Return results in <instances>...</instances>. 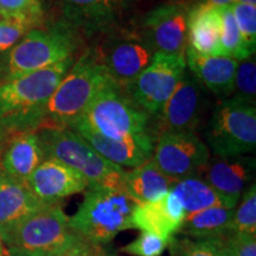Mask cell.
I'll return each instance as SVG.
<instances>
[{
	"mask_svg": "<svg viewBox=\"0 0 256 256\" xmlns=\"http://www.w3.org/2000/svg\"><path fill=\"white\" fill-rule=\"evenodd\" d=\"M74 64V57L49 68L0 83V124L11 134L37 130L57 86Z\"/></svg>",
	"mask_w": 256,
	"mask_h": 256,
	"instance_id": "obj_1",
	"label": "cell"
},
{
	"mask_svg": "<svg viewBox=\"0 0 256 256\" xmlns=\"http://www.w3.org/2000/svg\"><path fill=\"white\" fill-rule=\"evenodd\" d=\"M5 246L38 256H87L89 244L72 232L60 204H50L0 232Z\"/></svg>",
	"mask_w": 256,
	"mask_h": 256,
	"instance_id": "obj_2",
	"label": "cell"
},
{
	"mask_svg": "<svg viewBox=\"0 0 256 256\" xmlns=\"http://www.w3.org/2000/svg\"><path fill=\"white\" fill-rule=\"evenodd\" d=\"M113 84L116 83L96 58L92 50H88L72 64L51 95L44 110L40 127L70 128L84 115L96 96Z\"/></svg>",
	"mask_w": 256,
	"mask_h": 256,
	"instance_id": "obj_3",
	"label": "cell"
},
{
	"mask_svg": "<svg viewBox=\"0 0 256 256\" xmlns=\"http://www.w3.org/2000/svg\"><path fill=\"white\" fill-rule=\"evenodd\" d=\"M44 158L70 166L88 182V188H122L126 171L98 154L68 127L46 126L36 130Z\"/></svg>",
	"mask_w": 256,
	"mask_h": 256,
	"instance_id": "obj_4",
	"label": "cell"
},
{
	"mask_svg": "<svg viewBox=\"0 0 256 256\" xmlns=\"http://www.w3.org/2000/svg\"><path fill=\"white\" fill-rule=\"evenodd\" d=\"M136 204L124 188H88L69 224L84 242L104 247L119 232L133 229Z\"/></svg>",
	"mask_w": 256,
	"mask_h": 256,
	"instance_id": "obj_5",
	"label": "cell"
},
{
	"mask_svg": "<svg viewBox=\"0 0 256 256\" xmlns=\"http://www.w3.org/2000/svg\"><path fill=\"white\" fill-rule=\"evenodd\" d=\"M78 44V32L64 22L50 28H32L8 50L4 81L49 68L72 57Z\"/></svg>",
	"mask_w": 256,
	"mask_h": 256,
	"instance_id": "obj_6",
	"label": "cell"
},
{
	"mask_svg": "<svg viewBox=\"0 0 256 256\" xmlns=\"http://www.w3.org/2000/svg\"><path fill=\"white\" fill-rule=\"evenodd\" d=\"M206 140L215 156H244L256 147V108L254 104L229 98L212 112Z\"/></svg>",
	"mask_w": 256,
	"mask_h": 256,
	"instance_id": "obj_7",
	"label": "cell"
},
{
	"mask_svg": "<svg viewBox=\"0 0 256 256\" xmlns=\"http://www.w3.org/2000/svg\"><path fill=\"white\" fill-rule=\"evenodd\" d=\"M78 122L104 136L124 139L147 133L148 114L113 84L96 96Z\"/></svg>",
	"mask_w": 256,
	"mask_h": 256,
	"instance_id": "obj_8",
	"label": "cell"
},
{
	"mask_svg": "<svg viewBox=\"0 0 256 256\" xmlns=\"http://www.w3.org/2000/svg\"><path fill=\"white\" fill-rule=\"evenodd\" d=\"M108 34L92 52L121 89H128L139 74L151 63L156 50L145 34L132 31Z\"/></svg>",
	"mask_w": 256,
	"mask_h": 256,
	"instance_id": "obj_9",
	"label": "cell"
},
{
	"mask_svg": "<svg viewBox=\"0 0 256 256\" xmlns=\"http://www.w3.org/2000/svg\"><path fill=\"white\" fill-rule=\"evenodd\" d=\"M185 56L156 52L151 63L139 74L127 90L133 101L147 114L156 115L162 110L179 82L183 78Z\"/></svg>",
	"mask_w": 256,
	"mask_h": 256,
	"instance_id": "obj_10",
	"label": "cell"
},
{
	"mask_svg": "<svg viewBox=\"0 0 256 256\" xmlns=\"http://www.w3.org/2000/svg\"><path fill=\"white\" fill-rule=\"evenodd\" d=\"M152 159L168 177L177 182L200 177L209 162L210 151L194 132H165L158 136Z\"/></svg>",
	"mask_w": 256,
	"mask_h": 256,
	"instance_id": "obj_11",
	"label": "cell"
},
{
	"mask_svg": "<svg viewBox=\"0 0 256 256\" xmlns=\"http://www.w3.org/2000/svg\"><path fill=\"white\" fill-rule=\"evenodd\" d=\"M190 8L191 5L186 0H174L147 14L142 34L156 52L185 56Z\"/></svg>",
	"mask_w": 256,
	"mask_h": 256,
	"instance_id": "obj_12",
	"label": "cell"
},
{
	"mask_svg": "<svg viewBox=\"0 0 256 256\" xmlns=\"http://www.w3.org/2000/svg\"><path fill=\"white\" fill-rule=\"evenodd\" d=\"M25 184L46 204H60L64 198L86 192L89 188L81 174L54 159H44Z\"/></svg>",
	"mask_w": 256,
	"mask_h": 256,
	"instance_id": "obj_13",
	"label": "cell"
},
{
	"mask_svg": "<svg viewBox=\"0 0 256 256\" xmlns=\"http://www.w3.org/2000/svg\"><path fill=\"white\" fill-rule=\"evenodd\" d=\"M70 128L80 134L98 154L121 168H136L152 158L154 142L148 133L124 139H112L94 132L81 122H76Z\"/></svg>",
	"mask_w": 256,
	"mask_h": 256,
	"instance_id": "obj_14",
	"label": "cell"
},
{
	"mask_svg": "<svg viewBox=\"0 0 256 256\" xmlns=\"http://www.w3.org/2000/svg\"><path fill=\"white\" fill-rule=\"evenodd\" d=\"M202 113L200 82L184 74L174 94L159 112V136L165 132H194Z\"/></svg>",
	"mask_w": 256,
	"mask_h": 256,
	"instance_id": "obj_15",
	"label": "cell"
},
{
	"mask_svg": "<svg viewBox=\"0 0 256 256\" xmlns=\"http://www.w3.org/2000/svg\"><path fill=\"white\" fill-rule=\"evenodd\" d=\"M254 168V159L249 156H210L200 177L222 194L230 206L236 208L246 185L250 182Z\"/></svg>",
	"mask_w": 256,
	"mask_h": 256,
	"instance_id": "obj_16",
	"label": "cell"
},
{
	"mask_svg": "<svg viewBox=\"0 0 256 256\" xmlns=\"http://www.w3.org/2000/svg\"><path fill=\"white\" fill-rule=\"evenodd\" d=\"M186 212L179 198L170 190L158 200L136 203L132 212L133 229L150 232L170 242L178 235Z\"/></svg>",
	"mask_w": 256,
	"mask_h": 256,
	"instance_id": "obj_17",
	"label": "cell"
},
{
	"mask_svg": "<svg viewBox=\"0 0 256 256\" xmlns=\"http://www.w3.org/2000/svg\"><path fill=\"white\" fill-rule=\"evenodd\" d=\"M124 0H60L64 23L87 36L112 30Z\"/></svg>",
	"mask_w": 256,
	"mask_h": 256,
	"instance_id": "obj_18",
	"label": "cell"
},
{
	"mask_svg": "<svg viewBox=\"0 0 256 256\" xmlns=\"http://www.w3.org/2000/svg\"><path fill=\"white\" fill-rule=\"evenodd\" d=\"M44 158L36 130L12 134L0 154V172L26 183L28 178Z\"/></svg>",
	"mask_w": 256,
	"mask_h": 256,
	"instance_id": "obj_19",
	"label": "cell"
},
{
	"mask_svg": "<svg viewBox=\"0 0 256 256\" xmlns=\"http://www.w3.org/2000/svg\"><path fill=\"white\" fill-rule=\"evenodd\" d=\"M186 66L194 78L220 96L232 92L238 62L226 56L200 55L190 48L185 52Z\"/></svg>",
	"mask_w": 256,
	"mask_h": 256,
	"instance_id": "obj_20",
	"label": "cell"
},
{
	"mask_svg": "<svg viewBox=\"0 0 256 256\" xmlns=\"http://www.w3.org/2000/svg\"><path fill=\"white\" fill-rule=\"evenodd\" d=\"M23 182L0 172V232H5L44 206Z\"/></svg>",
	"mask_w": 256,
	"mask_h": 256,
	"instance_id": "obj_21",
	"label": "cell"
},
{
	"mask_svg": "<svg viewBox=\"0 0 256 256\" xmlns=\"http://www.w3.org/2000/svg\"><path fill=\"white\" fill-rule=\"evenodd\" d=\"M174 184V179L168 177L151 158L126 171L122 188L136 203H147L164 197Z\"/></svg>",
	"mask_w": 256,
	"mask_h": 256,
	"instance_id": "obj_22",
	"label": "cell"
},
{
	"mask_svg": "<svg viewBox=\"0 0 256 256\" xmlns=\"http://www.w3.org/2000/svg\"><path fill=\"white\" fill-rule=\"evenodd\" d=\"M188 48L200 55L224 56L220 46L218 10L198 11L190 8L188 23Z\"/></svg>",
	"mask_w": 256,
	"mask_h": 256,
	"instance_id": "obj_23",
	"label": "cell"
},
{
	"mask_svg": "<svg viewBox=\"0 0 256 256\" xmlns=\"http://www.w3.org/2000/svg\"><path fill=\"white\" fill-rule=\"evenodd\" d=\"M235 208L214 206L185 217L178 235L188 238H226L232 232Z\"/></svg>",
	"mask_w": 256,
	"mask_h": 256,
	"instance_id": "obj_24",
	"label": "cell"
},
{
	"mask_svg": "<svg viewBox=\"0 0 256 256\" xmlns=\"http://www.w3.org/2000/svg\"><path fill=\"white\" fill-rule=\"evenodd\" d=\"M171 191L182 202L186 216L214 206L232 208L222 194L198 176L174 182Z\"/></svg>",
	"mask_w": 256,
	"mask_h": 256,
	"instance_id": "obj_25",
	"label": "cell"
},
{
	"mask_svg": "<svg viewBox=\"0 0 256 256\" xmlns=\"http://www.w3.org/2000/svg\"><path fill=\"white\" fill-rule=\"evenodd\" d=\"M217 10L220 19V46L224 56L232 57L238 62L250 58L254 54L249 51L243 42L230 5Z\"/></svg>",
	"mask_w": 256,
	"mask_h": 256,
	"instance_id": "obj_26",
	"label": "cell"
},
{
	"mask_svg": "<svg viewBox=\"0 0 256 256\" xmlns=\"http://www.w3.org/2000/svg\"><path fill=\"white\" fill-rule=\"evenodd\" d=\"M168 248L171 256H230L226 238L196 240L176 235Z\"/></svg>",
	"mask_w": 256,
	"mask_h": 256,
	"instance_id": "obj_27",
	"label": "cell"
},
{
	"mask_svg": "<svg viewBox=\"0 0 256 256\" xmlns=\"http://www.w3.org/2000/svg\"><path fill=\"white\" fill-rule=\"evenodd\" d=\"M43 6L40 0H0V19L36 28L43 23Z\"/></svg>",
	"mask_w": 256,
	"mask_h": 256,
	"instance_id": "obj_28",
	"label": "cell"
},
{
	"mask_svg": "<svg viewBox=\"0 0 256 256\" xmlns=\"http://www.w3.org/2000/svg\"><path fill=\"white\" fill-rule=\"evenodd\" d=\"M234 98L255 106L256 100V63L254 58L238 62L234 78Z\"/></svg>",
	"mask_w": 256,
	"mask_h": 256,
	"instance_id": "obj_29",
	"label": "cell"
},
{
	"mask_svg": "<svg viewBox=\"0 0 256 256\" xmlns=\"http://www.w3.org/2000/svg\"><path fill=\"white\" fill-rule=\"evenodd\" d=\"M238 206L234 210L232 232L256 235V188L255 184L242 194Z\"/></svg>",
	"mask_w": 256,
	"mask_h": 256,
	"instance_id": "obj_30",
	"label": "cell"
},
{
	"mask_svg": "<svg viewBox=\"0 0 256 256\" xmlns=\"http://www.w3.org/2000/svg\"><path fill=\"white\" fill-rule=\"evenodd\" d=\"M240 34L246 46L252 54H255L256 48V6L232 2L230 5Z\"/></svg>",
	"mask_w": 256,
	"mask_h": 256,
	"instance_id": "obj_31",
	"label": "cell"
},
{
	"mask_svg": "<svg viewBox=\"0 0 256 256\" xmlns=\"http://www.w3.org/2000/svg\"><path fill=\"white\" fill-rule=\"evenodd\" d=\"M168 240L150 232H142L139 238L120 248V252L133 256H160L168 247Z\"/></svg>",
	"mask_w": 256,
	"mask_h": 256,
	"instance_id": "obj_32",
	"label": "cell"
},
{
	"mask_svg": "<svg viewBox=\"0 0 256 256\" xmlns=\"http://www.w3.org/2000/svg\"><path fill=\"white\" fill-rule=\"evenodd\" d=\"M30 30L24 24L0 19V52L12 49Z\"/></svg>",
	"mask_w": 256,
	"mask_h": 256,
	"instance_id": "obj_33",
	"label": "cell"
},
{
	"mask_svg": "<svg viewBox=\"0 0 256 256\" xmlns=\"http://www.w3.org/2000/svg\"><path fill=\"white\" fill-rule=\"evenodd\" d=\"M230 256H256V235L232 232L226 238Z\"/></svg>",
	"mask_w": 256,
	"mask_h": 256,
	"instance_id": "obj_34",
	"label": "cell"
},
{
	"mask_svg": "<svg viewBox=\"0 0 256 256\" xmlns=\"http://www.w3.org/2000/svg\"><path fill=\"white\" fill-rule=\"evenodd\" d=\"M235 0H200L191 5V8L198 11H206V10H217L224 6L232 5Z\"/></svg>",
	"mask_w": 256,
	"mask_h": 256,
	"instance_id": "obj_35",
	"label": "cell"
},
{
	"mask_svg": "<svg viewBox=\"0 0 256 256\" xmlns=\"http://www.w3.org/2000/svg\"><path fill=\"white\" fill-rule=\"evenodd\" d=\"M11 136H12V134L10 133L8 130H6V128L2 126V124H0V154H2V148H4L6 142H8V138Z\"/></svg>",
	"mask_w": 256,
	"mask_h": 256,
	"instance_id": "obj_36",
	"label": "cell"
},
{
	"mask_svg": "<svg viewBox=\"0 0 256 256\" xmlns=\"http://www.w3.org/2000/svg\"><path fill=\"white\" fill-rule=\"evenodd\" d=\"M88 256H116V255L110 254V252L106 250L104 247H101V246H95V247L90 250V252H89Z\"/></svg>",
	"mask_w": 256,
	"mask_h": 256,
	"instance_id": "obj_37",
	"label": "cell"
},
{
	"mask_svg": "<svg viewBox=\"0 0 256 256\" xmlns=\"http://www.w3.org/2000/svg\"><path fill=\"white\" fill-rule=\"evenodd\" d=\"M8 256H38V255H32V254H28V252L16 250V249H8Z\"/></svg>",
	"mask_w": 256,
	"mask_h": 256,
	"instance_id": "obj_38",
	"label": "cell"
},
{
	"mask_svg": "<svg viewBox=\"0 0 256 256\" xmlns=\"http://www.w3.org/2000/svg\"><path fill=\"white\" fill-rule=\"evenodd\" d=\"M8 249L5 246L2 238H0V256H8Z\"/></svg>",
	"mask_w": 256,
	"mask_h": 256,
	"instance_id": "obj_39",
	"label": "cell"
},
{
	"mask_svg": "<svg viewBox=\"0 0 256 256\" xmlns=\"http://www.w3.org/2000/svg\"><path fill=\"white\" fill-rule=\"evenodd\" d=\"M235 2H241V4L255 5L256 6V0H235Z\"/></svg>",
	"mask_w": 256,
	"mask_h": 256,
	"instance_id": "obj_40",
	"label": "cell"
},
{
	"mask_svg": "<svg viewBox=\"0 0 256 256\" xmlns=\"http://www.w3.org/2000/svg\"><path fill=\"white\" fill-rule=\"evenodd\" d=\"M0 76L4 78V66H2V63H0Z\"/></svg>",
	"mask_w": 256,
	"mask_h": 256,
	"instance_id": "obj_41",
	"label": "cell"
}]
</instances>
